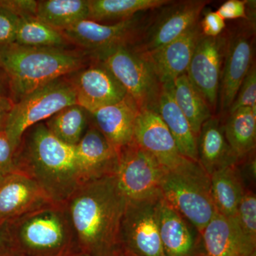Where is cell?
Listing matches in <instances>:
<instances>
[{"label":"cell","mask_w":256,"mask_h":256,"mask_svg":"<svg viewBox=\"0 0 256 256\" xmlns=\"http://www.w3.org/2000/svg\"><path fill=\"white\" fill-rule=\"evenodd\" d=\"M64 204L78 250L88 256L120 255L126 200L114 175L88 182Z\"/></svg>","instance_id":"cell-1"},{"label":"cell","mask_w":256,"mask_h":256,"mask_svg":"<svg viewBox=\"0 0 256 256\" xmlns=\"http://www.w3.org/2000/svg\"><path fill=\"white\" fill-rule=\"evenodd\" d=\"M15 164L56 203H65L88 182L76 146L55 138L44 122L24 133L15 152Z\"/></svg>","instance_id":"cell-2"},{"label":"cell","mask_w":256,"mask_h":256,"mask_svg":"<svg viewBox=\"0 0 256 256\" xmlns=\"http://www.w3.org/2000/svg\"><path fill=\"white\" fill-rule=\"evenodd\" d=\"M82 54L65 48H36L12 44L0 50V68L16 102L38 88L84 68Z\"/></svg>","instance_id":"cell-3"},{"label":"cell","mask_w":256,"mask_h":256,"mask_svg":"<svg viewBox=\"0 0 256 256\" xmlns=\"http://www.w3.org/2000/svg\"><path fill=\"white\" fill-rule=\"evenodd\" d=\"M12 254L63 256L78 250L64 203L47 204L6 224Z\"/></svg>","instance_id":"cell-4"},{"label":"cell","mask_w":256,"mask_h":256,"mask_svg":"<svg viewBox=\"0 0 256 256\" xmlns=\"http://www.w3.org/2000/svg\"><path fill=\"white\" fill-rule=\"evenodd\" d=\"M160 188L165 201L200 234L217 212L212 198L210 176L198 162L186 159L174 169L165 170Z\"/></svg>","instance_id":"cell-5"},{"label":"cell","mask_w":256,"mask_h":256,"mask_svg":"<svg viewBox=\"0 0 256 256\" xmlns=\"http://www.w3.org/2000/svg\"><path fill=\"white\" fill-rule=\"evenodd\" d=\"M132 98L140 110L158 109L162 84L146 54L132 44H118L92 54Z\"/></svg>","instance_id":"cell-6"},{"label":"cell","mask_w":256,"mask_h":256,"mask_svg":"<svg viewBox=\"0 0 256 256\" xmlns=\"http://www.w3.org/2000/svg\"><path fill=\"white\" fill-rule=\"evenodd\" d=\"M76 104L73 84L66 76L56 79L14 102L4 132L16 152L24 133L57 112Z\"/></svg>","instance_id":"cell-7"},{"label":"cell","mask_w":256,"mask_h":256,"mask_svg":"<svg viewBox=\"0 0 256 256\" xmlns=\"http://www.w3.org/2000/svg\"><path fill=\"white\" fill-rule=\"evenodd\" d=\"M163 196L126 202L120 244L126 256H165L160 234V208Z\"/></svg>","instance_id":"cell-8"},{"label":"cell","mask_w":256,"mask_h":256,"mask_svg":"<svg viewBox=\"0 0 256 256\" xmlns=\"http://www.w3.org/2000/svg\"><path fill=\"white\" fill-rule=\"evenodd\" d=\"M165 170L133 140L120 150L114 173L126 202L142 201L162 196L161 182Z\"/></svg>","instance_id":"cell-9"},{"label":"cell","mask_w":256,"mask_h":256,"mask_svg":"<svg viewBox=\"0 0 256 256\" xmlns=\"http://www.w3.org/2000/svg\"><path fill=\"white\" fill-rule=\"evenodd\" d=\"M210 2L207 0L172 1L162 6L159 16L144 28L134 46L148 53L174 41L198 22L202 12Z\"/></svg>","instance_id":"cell-10"},{"label":"cell","mask_w":256,"mask_h":256,"mask_svg":"<svg viewBox=\"0 0 256 256\" xmlns=\"http://www.w3.org/2000/svg\"><path fill=\"white\" fill-rule=\"evenodd\" d=\"M254 40L255 25L250 22L227 36L218 94L220 110L223 112L228 111L254 64Z\"/></svg>","instance_id":"cell-11"},{"label":"cell","mask_w":256,"mask_h":256,"mask_svg":"<svg viewBox=\"0 0 256 256\" xmlns=\"http://www.w3.org/2000/svg\"><path fill=\"white\" fill-rule=\"evenodd\" d=\"M226 42L227 36L223 33L216 37L202 34L186 70L190 82L205 98L212 110L218 102Z\"/></svg>","instance_id":"cell-12"},{"label":"cell","mask_w":256,"mask_h":256,"mask_svg":"<svg viewBox=\"0 0 256 256\" xmlns=\"http://www.w3.org/2000/svg\"><path fill=\"white\" fill-rule=\"evenodd\" d=\"M140 14L111 24L82 20L62 32L67 41L94 54L116 45L132 44L134 40L137 42L146 28Z\"/></svg>","instance_id":"cell-13"},{"label":"cell","mask_w":256,"mask_h":256,"mask_svg":"<svg viewBox=\"0 0 256 256\" xmlns=\"http://www.w3.org/2000/svg\"><path fill=\"white\" fill-rule=\"evenodd\" d=\"M70 80L77 105L90 114L119 102L128 94L117 79L98 62L74 73Z\"/></svg>","instance_id":"cell-14"},{"label":"cell","mask_w":256,"mask_h":256,"mask_svg":"<svg viewBox=\"0 0 256 256\" xmlns=\"http://www.w3.org/2000/svg\"><path fill=\"white\" fill-rule=\"evenodd\" d=\"M52 202L33 178L16 170L0 180V228Z\"/></svg>","instance_id":"cell-15"},{"label":"cell","mask_w":256,"mask_h":256,"mask_svg":"<svg viewBox=\"0 0 256 256\" xmlns=\"http://www.w3.org/2000/svg\"><path fill=\"white\" fill-rule=\"evenodd\" d=\"M134 141L165 170L174 169L188 159L180 153L174 138L156 111H140Z\"/></svg>","instance_id":"cell-16"},{"label":"cell","mask_w":256,"mask_h":256,"mask_svg":"<svg viewBox=\"0 0 256 256\" xmlns=\"http://www.w3.org/2000/svg\"><path fill=\"white\" fill-rule=\"evenodd\" d=\"M201 34L198 22L174 41L152 52L144 53L162 85L172 82L186 73Z\"/></svg>","instance_id":"cell-17"},{"label":"cell","mask_w":256,"mask_h":256,"mask_svg":"<svg viewBox=\"0 0 256 256\" xmlns=\"http://www.w3.org/2000/svg\"><path fill=\"white\" fill-rule=\"evenodd\" d=\"M202 256H254L256 244L245 236L235 217L216 213L201 234Z\"/></svg>","instance_id":"cell-18"},{"label":"cell","mask_w":256,"mask_h":256,"mask_svg":"<svg viewBox=\"0 0 256 256\" xmlns=\"http://www.w3.org/2000/svg\"><path fill=\"white\" fill-rule=\"evenodd\" d=\"M160 234L165 256H202L201 234L164 198L160 208Z\"/></svg>","instance_id":"cell-19"},{"label":"cell","mask_w":256,"mask_h":256,"mask_svg":"<svg viewBox=\"0 0 256 256\" xmlns=\"http://www.w3.org/2000/svg\"><path fill=\"white\" fill-rule=\"evenodd\" d=\"M136 101L127 94L124 98L90 114L92 124L119 152L134 140V130L140 112Z\"/></svg>","instance_id":"cell-20"},{"label":"cell","mask_w":256,"mask_h":256,"mask_svg":"<svg viewBox=\"0 0 256 256\" xmlns=\"http://www.w3.org/2000/svg\"><path fill=\"white\" fill-rule=\"evenodd\" d=\"M75 146L88 182L114 174L119 152L94 124Z\"/></svg>","instance_id":"cell-21"},{"label":"cell","mask_w":256,"mask_h":256,"mask_svg":"<svg viewBox=\"0 0 256 256\" xmlns=\"http://www.w3.org/2000/svg\"><path fill=\"white\" fill-rule=\"evenodd\" d=\"M198 163L207 174L240 162L229 146L224 126L218 118L212 116L202 126L197 138Z\"/></svg>","instance_id":"cell-22"},{"label":"cell","mask_w":256,"mask_h":256,"mask_svg":"<svg viewBox=\"0 0 256 256\" xmlns=\"http://www.w3.org/2000/svg\"><path fill=\"white\" fill-rule=\"evenodd\" d=\"M156 112L174 138L180 153L188 159L198 162L197 137L188 120L175 102L171 82L162 85Z\"/></svg>","instance_id":"cell-23"},{"label":"cell","mask_w":256,"mask_h":256,"mask_svg":"<svg viewBox=\"0 0 256 256\" xmlns=\"http://www.w3.org/2000/svg\"><path fill=\"white\" fill-rule=\"evenodd\" d=\"M210 176L216 210L228 218L236 216L246 190L237 165L218 170Z\"/></svg>","instance_id":"cell-24"},{"label":"cell","mask_w":256,"mask_h":256,"mask_svg":"<svg viewBox=\"0 0 256 256\" xmlns=\"http://www.w3.org/2000/svg\"><path fill=\"white\" fill-rule=\"evenodd\" d=\"M171 88L176 105L188 120L192 130L198 138L202 126L213 116L210 105L190 82L186 74L171 82Z\"/></svg>","instance_id":"cell-25"},{"label":"cell","mask_w":256,"mask_h":256,"mask_svg":"<svg viewBox=\"0 0 256 256\" xmlns=\"http://www.w3.org/2000/svg\"><path fill=\"white\" fill-rule=\"evenodd\" d=\"M170 2V0H89L88 20L101 24L119 22Z\"/></svg>","instance_id":"cell-26"},{"label":"cell","mask_w":256,"mask_h":256,"mask_svg":"<svg viewBox=\"0 0 256 256\" xmlns=\"http://www.w3.org/2000/svg\"><path fill=\"white\" fill-rule=\"evenodd\" d=\"M224 133L232 150L240 162L256 148V110L240 108L228 114L223 124Z\"/></svg>","instance_id":"cell-27"},{"label":"cell","mask_w":256,"mask_h":256,"mask_svg":"<svg viewBox=\"0 0 256 256\" xmlns=\"http://www.w3.org/2000/svg\"><path fill=\"white\" fill-rule=\"evenodd\" d=\"M88 16L89 0L38 1L36 18L58 31L88 20Z\"/></svg>","instance_id":"cell-28"},{"label":"cell","mask_w":256,"mask_h":256,"mask_svg":"<svg viewBox=\"0 0 256 256\" xmlns=\"http://www.w3.org/2000/svg\"><path fill=\"white\" fill-rule=\"evenodd\" d=\"M44 122L55 138L65 144L75 146L89 127L90 114L82 106L73 104L62 109Z\"/></svg>","instance_id":"cell-29"},{"label":"cell","mask_w":256,"mask_h":256,"mask_svg":"<svg viewBox=\"0 0 256 256\" xmlns=\"http://www.w3.org/2000/svg\"><path fill=\"white\" fill-rule=\"evenodd\" d=\"M63 32L52 28L36 16L20 18L15 44L36 48H64L68 44Z\"/></svg>","instance_id":"cell-30"},{"label":"cell","mask_w":256,"mask_h":256,"mask_svg":"<svg viewBox=\"0 0 256 256\" xmlns=\"http://www.w3.org/2000/svg\"><path fill=\"white\" fill-rule=\"evenodd\" d=\"M234 217L242 234L256 244V196L254 192L245 190Z\"/></svg>","instance_id":"cell-31"},{"label":"cell","mask_w":256,"mask_h":256,"mask_svg":"<svg viewBox=\"0 0 256 256\" xmlns=\"http://www.w3.org/2000/svg\"><path fill=\"white\" fill-rule=\"evenodd\" d=\"M240 108H250L256 110V69L255 64L252 67L242 80L239 88L238 92L232 106L228 110V114L233 112Z\"/></svg>","instance_id":"cell-32"},{"label":"cell","mask_w":256,"mask_h":256,"mask_svg":"<svg viewBox=\"0 0 256 256\" xmlns=\"http://www.w3.org/2000/svg\"><path fill=\"white\" fill-rule=\"evenodd\" d=\"M18 20L14 13L0 5V50L14 43Z\"/></svg>","instance_id":"cell-33"},{"label":"cell","mask_w":256,"mask_h":256,"mask_svg":"<svg viewBox=\"0 0 256 256\" xmlns=\"http://www.w3.org/2000/svg\"><path fill=\"white\" fill-rule=\"evenodd\" d=\"M16 170L15 151L4 131L0 132V180Z\"/></svg>","instance_id":"cell-34"},{"label":"cell","mask_w":256,"mask_h":256,"mask_svg":"<svg viewBox=\"0 0 256 256\" xmlns=\"http://www.w3.org/2000/svg\"><path fill=\"white\" fill-rule=\"evenodd\" d=\"M217 13L224 20L244 18L248 21V1L244 0H228L220 5Z\"/></svg>","instance_id":"cell-35"},{"label":"cell","mask_w":256,"mask_h":256,"mask_svg":"<svg viewBox=\"0 0 256 256\" xmlns=\"http://www.w3.org/2000/svg\"><path fill=\"white\" fill-rule=\"evenodd\" d=\"M202 34L208 37H216L223 33L226 24L225 20L216 11H208L200 23Z\"/></svg>","instance_id":"cell-36"},{"label":"cell","mask_w":256,"mask_h":256,"mask_svg":"<svg viewBox=\"0 0 256 256\" xmlns=\"http://www.w3.org/2000/svg\"><path fill=\"white\" fill-rule=\"evenodd\" d=\"M0 5L14 13L18 18L36 16L38 1H34V0H0Z\"/></svg>","instance_id":"cell-37"},{"label":"cell","mask_w":256,"mask_h":256,"mask_svg":"<svg viewBox=\"0 0 256 256\" xmlns=\"http://www.w3.org/2000/svg\"><path fill=\"white\" fill-rule=\"evenodd\" d=\"M13 105L14 102L11 98L0 96V132L4 131L8 116Z\"/></svg>","instance_id":"cell-38"},{"label":"cell","mask_w":256,"mask_h":256,"mask_svg":"<svg viewBox=\"0 0 256 256\" xmlns=\"http://www.w3.org/2000/svg\"><path fill=\"white\" fill-rule=\"evenodd\" d=\"M11 252V246L6 230V225L0 228V256Z\"/></svg>","instance_id":"cell-39"},{"label":"cell","mask_w":256,"mask_h":256,"mask_svg":"<svg viewBox=\"0 0 256 256\" xmlns=\"http://www.w3.org/2000/svg\"><path fill=\"white\" fill-rule=\"evenodd\" d=\"M0 96L11 98L9 82H8V77L1 68H0Z\"/></svg>","instance_id":"cell-40"},{"label":"cell","mask_w":256,"mask_h":256,"mask_svg":"<svg viewBox=\"0 0 256 256\" xmlns=\"http://www.w3.org/2000/svg\"><path fill=\"white\" fill-rule=\"evenodd\" d=\"M63 256H88L86 255L85 254H84V252H80V250H73V252H68V254H66V255H64Z\"/></svg>","instance_id":"cell-41"},{"label":"cell","mask_w":256,"mask_h":256,"mask_svg":"<svg viewBox=\"0 0 256 256\" xmlns=\"http://www.w3.org/2000/svg\"><path fill=\"white\" fill-rule=\"evenodd\" d=\"M0 256H14V254H12V252H8V254H4V255H2Z\"/></svg>","instance_id":"cell-42"},{"label":"cell","mask_w":256,"mask_h":256,"mask_svg":"<svg viewBox=\"0 0 256 256\" xmlns=\"http://www.w3.org/2000/svg\"><path fill=\"white\" fill-rule=\"evenodd\" d=\"M119 256H126L124 255V254H120V255Z\"/></svg>","instance_id":"cell-43"}]
</instances>
